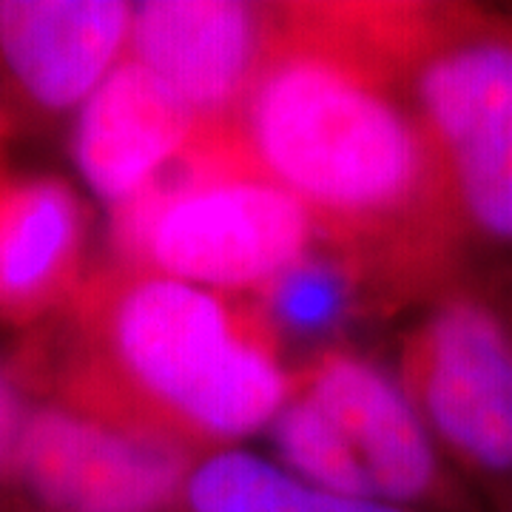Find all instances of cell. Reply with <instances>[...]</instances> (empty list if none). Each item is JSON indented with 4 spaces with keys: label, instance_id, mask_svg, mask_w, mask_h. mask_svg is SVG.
Here are the masks:
<instances>
[{
    "label": "cell",
    "instance_id": "9c48e42d",
    "mask_svg": "<svg viewBox=\"0 0 512 512\" xmlns=\"http://www.w3.org/2000/svg\"><path fill=\"white\" fill-rule=\"evenodd\" d=\"M274 29L276 3L146 0L134 3L126 57L163 80L205 131L234 128Z\"/></svg>",
    "mask_w": 512,
    "mask_h": 512
},
{
    "label": "cell",
    "instance_id": "5bb4252c",
    "mask_svg": "<svg viewBox=\"0 0 512 512\" xmlns=\"http://www.w3.org/2000/svg\"><path fill=\"white\" fill-rule=\"evenodd\" d=\"M0 512H32L18 495L9 493V490H0Z\"/></svg>",
    "mask_w": 512,
    "mask_h": 512
},
{
    "label": "cell",
    "instance_id": "52a82bcc",
    "mask_svg": "<svg viewBox=\"0 0 512 512\" xmlns=\"http://www.w3.org/2000/svg\"><path fill=\"white\" fill-rule=\"evenodd\" d=\"M197 458L55 402H32L9 476L32 512H185Z\"/></svg>",
    "mask_w": 512,
    "mask_h": 512
},
{
    "label": "cell",
    "instance_id": "3957f363",
    "mask_svg": "<svg viewBox=\"0 0 512 512\" xmlns=\"http://www.w3.org/2000/svg\"><path fill=\"white\" fill-rule=\"evenodd\" d=\"M439 168L461 245L512 248V18L458 3H362Z\"/></svg>",
    "mask_w": 512,
    "mask_h": 512
},
{
    "label": "cell",
    "instance_id": "4fadbf2b",
    "mask_svg": "<svg viewBox=\"0 0 512 512\" xmlns=\"http://www.w3.org/2000/svg\"><path fill=\"white\" fill-rule=\"evenodd\" d=\"M254 302L276 336L291 333L299 339L336 333L353 313L367 308L356 276L319 245L259 288Z\"/></svg>",
    "mask_w": 512,
    "mask_h": 512
},
{
    "label": "cell",
    "instance_id": "277c9868",
    "mask_svg": "<svg viewBox=\"0 0 512 512\" xmlns=\"http://www.w3.org/2000/svg\"><path fill=\"white\" fill-rule=\"evenodd\" d=\"M109 214L114 262L217 293H256L319 245L311 214L262 171L237 126L202 131Z\"/></svg>",
    "mask_w": 512,
    "mask_h": 512
},
{
    "label": "cell",
    "instance_id": "9a60e30c",
    "mask_svg": "<svg viewBox=\"0 0 512 512\" xmlns=\"http://www.w3.org/2000/svg\"><path fill=\"white\" fill-rule=\"evenodd\" d=\"M9 128H12V123H9L6 111L0 109V157H3V143H6V134H9ZM0 185H3V177H0Z\"/></svg>",
    "mask_w": 512,
    "mask_h": 512
},
{
    "label": "cell",
    "instance_id": "2e32d148",
    "mask_svg": "<svg viewBox=\"0 0 512 512\" xmlns=\"http://www.w3.org/2000/svg\"><path fill=\"white\" fill-rule=\"evenodd\" d=\"M495 512H512V481L510 487H507V495H504V501H501V507Z\"/></svg>",
    "mask_w": 512,
    "mask_h": 512
},
{
    "label": "cell",
    "instance_id": "7a4b0ae2",
    "mask_svg": "<svg viewBox=\"0 0 512 512\" xmlns=\"http://www.w3.org/2000/svg\"><path fill=\"white\" fill-rule=\"evenodd\" d=\"M9 365L32 402L168 441L197 461L271 424L293 390L254 299L114 259L26 330Z\"/></svg>",
    "mask_w": 512,
    "mask_h": 512
},
{
    "label": "cell",
    "instance_id": "6da1fadb",
    "mask_svg": "<svg viewBox=\"0 0 512 512\" xmlns=\"http://www.w3.org/2000/svg\"><path fill=\"white\" fill-rule=\"evenodd\" d=\"M237 134L311 214L367 308L430 302L461 282L467 248L433 151L362 3H276Z\"/></svg>",
    "mask_w": 512,
    "mask_h": 512
},
{
    "label": "cell",
    "instance_id": "5b68a950",
    "mask_svg": "<svg viewBox=\"0 0 512 512\" xmlns=\"http://www.w3.org/2000/svg\"><path fill=\"white\" fill-rule=\"evenodd\" d=\"M285 470L330 493L416 512H490L441 456L399 379L350 350L293 373L271 421Z\"/></svg>",
    "mask_w": 512,
    "mask_h": 512
},
{
    "label": "cell",
    "instance_id": "8fae6325",
    "mask_svg": "<svg viewBox=\"0 0 512 512\" xmlns=\"http://www.w3.org/2000/svg\"><path fill=\"white\" fill-rule=\"evenodd\" d=\"M89 211L57 174L0 185V325L32 330L63 311L89 276Z\"/></svg>",
    "mask_w": 512,
    "mask_h": 512
},
{
    "label": "cell",
    "instance_id": "30bf717a",
    "mask_svg": "<svg viewBox=\"0 0 512 512\" xmlns=\"http://www.w3.org/2000/svg\"><path fill=\"white\" fill-rule=\"evenodd\" d=\"M202 131L163 80L123 57L74 114L72 157L111 211L154 183Z\"/></svg>",
    "mask_w": 512,
    "mask_h": 512
},
{
    "label": "cell",
    "instance_id": "ba28073f",
    "mask_svg": "<svg viewBox=\"0 0 512 512\" xmlns=\"http://www.w3.org/2000/svg\"><path fill=\"white\" fill-rule=\"evenodd\" d=\"M134 3L0 0V109L9 123H55L126 57Z\"/></svg>",
    "mask_w": 512,
    "mask_h": 512
},
{
    "label": "cell",
    "instance_id": "8992f818",
    "mask_svg": "<svg viewBox=\"0 0 512 512\" xmlns=\"http://www.w3.org/2000/svg\"><path fill=\"white\" fill-rule=\"evenodd\" d=\"M399 382L441 456L498 510L512 481L510 319L458 282L407 333Z\"/></svg>",
    "mask_w": 512,
    "mask_h": 512
},
{
    "label": "cell",
    "instance_id": "7c38bea8",
    "mask_svg": "<svg viewBox=\"0 0 512 512\" xmlns=\"http://www.w3.org/2000/svg\"><path fill=\"white\" fill-rule=\"evenodd\" d=\"M185 512H416L330 493L288 473L282 464L242 447L200 458L185 484Z\"/></svg>",
    "mask_w": 512,
    "mask_h": 512
}]
</instances>
